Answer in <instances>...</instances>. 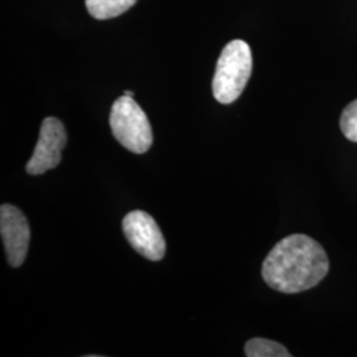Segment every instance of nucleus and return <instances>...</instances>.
Instances as JSON below:
<instances>
[{
	"instance_id": "obj_7",
	"label": "nucleus",
	"mask_w": 357,
	"mask_h": 357,
	"mask_svg": "<svg viewBox=\"0 0 357 357\" xmlns=\"http://www.w3.org/2000/svg\"><path fill=\"white\" fill-rule=\"evenodd\" d=\"M85 3L94 19L107 20L128 11L137 0H85Z\"/></svg>"
},
{
	"instance_id": "obj_3",
	"label": "nucleus",
	"mask_w": 357,
	"mask_h": 357,
	"mask_svg": "<svg viewBox=\"0 0 357 357\" xmlns=\"http://www.w3.org/2000/svg\"><path fill=\"white\" fill-rule=\"evenodd\" d=\"M110 128L115 139L131 153H147L153 146L150 121L134 97L123 94L113 103Z\"/></svg>"
},
{
	"instance_id": "obj_9",
	"label": "nucleus",
	"mask_w": 357,
	"mask_h": 357,
	"mask_svg": "<svg viewBox=\"0 0 357 357\" xmlns=\"http://www.w3.org/2000/svg\"><path fill=\"white\" fill-rule=\"evenodd\" d=\"M340 128L348 141L357 143V100L349 103L340 116Z\"/></svg>"
},
{
	"instance_id": "obj_5",
	"label": "nucleus",
	"mask_w": 357,
	"mask_h": 357,
	"mask_svg": "<svg viewBox=\"0 0 357 357\" xmlns=\"http://www.w3.org/2000/svg\"><path fill=\"white\" fill-rule=\"evenodd\" d=\"M66 141L68 135L63 122L54 116L45 118L41 123L35 151L26 163V172L38 176L59 166Z\"/></svg>"
},
{
	"instance_id": "obj_4",
	"label": "nucleus",
	"mask_w": 357,
	"mask_h": 357,
	"mask_svg": "<svg viewBox=\"0 0 357 357\" xmlns=\"http://www.w3.org/2000/svg\"><path fill=\"white\" fill-rule=\"evenodd\" d=\"M123 233L128 243L144 258L150 261H160L166 255V240L149 213L143 211H132L122 221Z\"/></svg>"
},
{
	"instance_id": "obj_1",
	"label": "nucleus",
	"mask_w": 357,
	"mask_h": 357,
	"mask_svg": "<svg viewBox=\"0 0 357 357\" xmlns=\"http://www.w3.org/2000/svg\"><path fill=\"white\" fill-rule=\"evenodd\" d=\"M330 261L323 246L306 234H291L277 243L262 265V277L275 291L302 293L323 281Z\"/></svg>"
},
{
	"instance_id": "obj_2",
	"label": "nucleus",
	"mask_w": 357,
	"mask_h": 357,
	"mask_svg": "<svg viewBox=\"0 0 357 357\" xmlns=\"http://www.w3.org/2000/svg\"><path fill=\"white\" fill-rule=\"evenodd\" d=\"M252 69L253 57L248 43L243 40L228 43L220 54L212 82L217 101L222 105L234 102L243 94Z\"/></svg>"
},
{
	"instance_id": "obj_6",
	"label": "nucleus",
	"mask_w": 357,
	"mask_h": 357,
	"mask_svg": "<svg viewBox=\"0 0 357 357\" xmlns=\"http://www.w3.org/2000/svg\"><path fill=\"white\" fill-rule=\"evenodd\" d=\"M0 233L8 264L13 268L22 266L28 253L31 230L19 208L11 204L0 206Z\"/></svg>"
},
{
	"instance_id": "obj_10",
	"label": "nucleus",
	"mask_w": 357,
	"mask_h": 357,
	"mask_svg": "<svg viewBox=\"0 0 357 357\" xmlns=\"http://www.w3.org/2000/svg\"><path fill=\"white\" fill-rule=\"evenodd\" d=\"M125 96H128V97H134V91H131V90H126V91H125Z\"/></svg>"
},
{
	"instance_id": "obj_8",
	"label": "nucleus",
	"mask_w": 357,
	"mask_h": 357,
	"mask_svg": "<svg viewBox=\"0 0 357 357\" xmlns=\"http://www.w3.org/2000/svg\"><path fill=\"white\" fill-rule=\"evenodd\" d=\"M245 355L248 357H290L291 354L284 345L274 340L255 337L245 344Z\"/></svg>"
}]
</instances>
